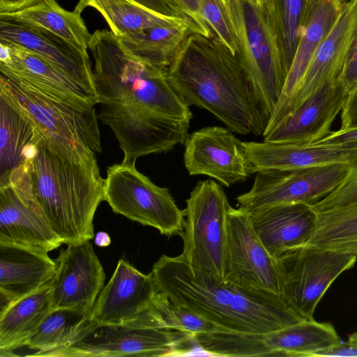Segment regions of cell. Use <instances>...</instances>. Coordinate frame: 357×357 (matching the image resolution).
Segmentation results:
<instances>
[{
  "instance_id": "1",
  "label": "cell",
  "mask_w": 357,
  "mask_h": 357,
  "mask_svg": "<svg viewBox=\"0 0 357 357\" xmlns=\"http://www.w3.org/2000/svg\"><path fill=\"white\" fill-rule=\"evenodd\" d=\"M89 50L100 105L98 117L113 132L123 161L184 144L192 114L166 70L135 54L107 29L91 34Z\"/></svg>"
},
{
  "instance_id": "2",
  "label": "cell",
  "mask_w": 357,
  "mask_h": 357,
  "mask_svg": "<svg viewBox=\"0 0 357 357\" xmlns=\"http://www.w3.org/2000/svg\"><path fill=\"white\" fill-rule=\"evenodd\" d=\"M166 73L189 106L208 110L231 132L263 136L268 119L246 69L215 34L190 33Z\"/></svg>"
},
{
  "instance_id": "3",
  "label": "cell",
  "mask_w": 357,
  "mask_h": 357,
  "mask_svg": "<svg viewBox=\"0 0 357 357\" xmlns=\"http://www.w3.org/2000/svg\"><path fill=\"white\" fill-rule=\"evenodd\" d=\"M36 128L23 162L36 200L63 243L91 240L95 213L104 201L105 179L96 154L61 143Z\"/></svg>"
},
{
  "instance_id": "4",
  "label": "cell",
  "mask_w": 357,
  "mask_h": 357,
  "mask_svg": "<svg viewBox=\"0 0 357 357\" xmlns=\"http://www.w3.org/2000/svg\"><path fill=\"white\" fill-rule=\"evenodd\" d=\"M151 273L158 291L225 331L264 334L303 320L280 296L195 270L181 255H162Z\"/></svg>"
},
{
  "instance_id": "5",
  "label": "cell",
  "mask_w": 357,
  "mask_h": 357,
  "mask_svg": "<svg viewBox=\"0 0 357 357\" xmlns=\"http://www.w3.org/2000/svg\"><path fill=\"white\" fill-rule=\"evenodd\" d=\"M192 339L182 331L164 328L151 305L134 321L98 325L90 321L66 347L41 356L119 357L181 355Z\"/></svg>"
},
{
  "instance_id": "6",
  "label": "cell",
  "mask_w": 357,
  "mask_h": 357,
  "mask_svg": "<svg viewBox=\"0 0 357 357\" xmlns=\"http://www.w3.org/2000/svg\"><path fill=\"white\" fill-rule=\"evenodd\" d=\"M0 72V91L40 131L75 149L102 152L94 105L66 100L10 73Z\"/></svg>"
},
{
  "instance_id": "7",
  "label": "cell",
  "mask_w": 357,
  "mask_h": 357,
  "mask_svg": "<svg viewBox=\"0 0 357 357\" xmlns=\"http://www.w3.org/2000/svg\"><path fill=\"white\" fill-rule=\"evenodd\" d=\"M222 1L237 38L238 55L269 120L286 80L275 31L262 6L251 0Z\"/></svg>"
},
{
  "instance_id": "8",
  "label": "cell",
  "mask_w": 357,
  "mask_h": 357,
  "mask_svg": "<svg viewBox=\"0 0 357 357\" xmlns=\"http://www.w3.org/2000/svg\"><path fill=\"white\" fill-rule=\"evenodd\" d=\"M226 194L214 181L199 182L186 200L181 254L195 270L224 281L228 253Z\"/></svg>"
},
{
  "instance_id": "9",
  "label": "cell",
  "mask_w": 357,
  "mask_h": 357,
  "mask_svg": "<svg viewBox=\"0 0 357 357\" xmlns=\"http://www.w3.org/2000/svg\"><path fill=\"white\" fill-rule=\"evenodd\" d=\"M135 162L123 160L107 167L104 201L113 212L154 227L168 238L180 235L184 210L177 206L167 188L154 184L137 169Z\"/></svg>"
},
{
  "instance_id": "10",
  "label": "cell",
  "mask_w": 357,
  "mask_h": 357,
  "mask_svg": "<svg viewBox=\"0 0 357 357\" xmlns=\"http://www.w3.org/2000/svg\"><path fill=\"white\" fill-rule=\"evenodd\" d=\"M356 260L351 254L309 246L287 252L277 258L280 297L302 319H313L327 289Z\"/></svg>"
},
{
  "instance_id": "11",
  "label": "cell",
  "mask_w": 357,
  "mask_h": 357,
  "mask_svg": "<svg viewBox=\"0 0 357 357\" xmlns=\"http://www.w3.org/2000/svg\"><path fill=\"white\" fill-rule=\"evenodd\" d=\"M349 162H338L307 168L256 172L251 189L236 197L238 207L247 212L282 204L313 205L321 200L343 180Z\"/></svg>"
},
{
  "instance_id": "12",
  "label": "cell",
  "mask_w": 357,
  "mask_h": 357,
  "mask_svg": "<svg viewBox=\"0 0 357 357\" xmlns=\"http://www.w3.org/2000/svg\"><path fill=\"white\" fill-rule=\"evenodd\" d=\"M0 239L52 251L63 244L33 195L27 169L18 167L0 183Z\"/></svg>"
},
{
  "instance_id": "13",
  "label": "cell",
  "mask_w": 357,
  "mask_h": 357,
  "mask_svg": "<svg viewBox=\"0 0 357 357\" xmlns=\"http://www.w3.org/2000/svg\"><path fill=\"white\" fill-rule=\"evenodd\" d=\"M225 280L280 296L277 259L255 231L249 213L238 207L228 211V253Z\"/></svg>"
},
{
  "instance_id": "14",
  "label": "cell",
  "mask_w": 357,
  "mask_h": 357,
  "mask_svg": "<svg viewBox=\"0 0 357 357\" xmlns=\"http://www.w3.org/2000/svg\"><path fill=\"white\" fill-rule=\"evenodd\" d=\"M184 145V164L190 175H206L227 187L250 175L244 142L228 128H203L188 134Z\"/></svg>"
},
{
  "instance_id": "15",
  "label": "cell",
  "mask_w": 357,
  "mask_h": 357,
  "mask_svg": "<svg viewBox=\"0 0 357 357\" xmlns=\"http://www.w3.org/2000/svg\"><path fill=\"white\" fill-rule=\"evenodd\" d=\"M56 260L58 268L51 280L52 309L91 311L104 287L105 274L90 240L68 244Z\"/></svg>"
},
{
  "instance_id": "16",
  "label": "cell",
  "mask_w": 357,
  "mask_h": 357,
  "mask_svg": "<svg viewBox=\"0 0 357 357\" xmlns=\"http://www.w3.org/2000/svg\"><path fill=\"white\" fill-rule=\"evenodd\" d=\"M158 292L151 272L144 274L121 259L96 300L91 321L98 325L134 321L151 307Z\"/></svg>"
},
{
  "instance_id": "17",
  "label": "cell",
  "mask_w": 357,
  "mask_h": 357,
  "mask_svg": "<svg viewBox=\"0 0 357 357\" xmlns=\"http://www.w3.org/2000/svg\"><path fill=\"white\" fill-rule=\"evenodd\" d=\"M349 94L341 79L323 85L273 130L264 141L312 144L326 137Z\"/></svg>"
},
{
  "instance_id": "18",
  "label": "cell",
  "mask_w": 357,
  "mask_h": 357,
  "mask_svg": "<svg viewBox=\"0 0 357 357\" xmlns=\"http://www.w3.org/2000/svg\"><path fill=\"white\" fill-rule=\"evenodd\" d=\"M347 0H307L301 32L284 86L264 135L284 119L318 47L335 24Z\"/></svg>"
},
{
  "instance_id": "19",
  "label": "cell",
  "mask_w": 357,
  "mask_h": 357,
  "mask_svg": "<svg viewBox=\"0 0 357 357\" xmlns=\"http://www.w3.org/2000/svg\"><path fill=\"white\" fill-rule=\"evenodd\" d=\"M45 249L0 239V314L54 277L58 263Z\"/></svg>"
},
{
  "instance_id": "20",
  "label": "cell",
  "mask_w": 357,
  "mask_h": 357,
  "mask_svg": "<svg viewBox=\"0 0 357 357\" xmlns=\"http://www.w3.org/2000/svg\"><path fill=\"white\" fill-rule=\"evenodd\" d=\"M356 26L357 0H347L333 29L313 56L284 119L323 85L341 79Z\"/></svg>"
},
{
  "instance_id": "21",
  "label": "cell",
  "mask_w": 357,
  "mask_h": 357,
  "mask_svg": "<svg viewBox=\"0 0 357 357\" xmlns=\"http://www.w3.org/2000/svg\"><path fill=\"white\" fill-rule=\"evenodd\" d=\"M250 174L268 169L291 170L349 162L357 154V143L317 144L244 142Z\"/></svg>"
},
{
  "instance_id": "22",
  "label": "cell",
  "mask_w": 357,
  "mask_h": 357,
  "mask_svg": "<svg viewBox=\"0 0 357 357\" xmlns=\"http://www.w3.org/2000/svg\"><path fill=\"white\" fill-rule=\"evenodd\" d=\"M0 42L18 45L36 53L96 92L88 52L81 51L57 35L36 26L0 20Z\"/></svg>"
},
{
  "instance_id": "23",
  "label": "cell",
  "mask_w": 357,
  "mask_h": 357,
  "mask_svg": "<svg viewBox=\"0 0 357 357\" xmlns=\"http://www.w3.org/2000/svg\"><path fill=\"white\" fill-rule=\"evenodd\" d=\"M248 213L262 243L276 259L287 252L307 246L317 219L312 206L305 204L266 206Z\"/></svg>"
},
{
  "instance_id": "24",
  "label": "cell",
  "mask_w": 357,
  "mask_h": 357,
  "mask_svg": "<svg viewBox=\"0 0 357 357\" xmlns=\"http://www.w3.org/2000/svg\"><path fill=\"white\" fill-rule=\"evenodd\" d=\"M0 70L10 73L60 98L81 105L98 104L96 92L20 45L0 42Z\"/></svg>"
},
{
  "instance_id": "25",
  "label": "cell",
  "mask_w": 357,
  "mask_h": 357,
  "mask_svg": "<svg viewBox=\"0 0 357 357\" xmlns=\"http://www.w3.org/2000/svg\"><path fill=\"white\" fill-rule=\"evenodd\" d=\"M264 356L309 357L319 349L341 341L329 323L303 319L283 328L257 334Z\"/></svg>"
},
{
  "instance_id": "26",
  "label": "cell",
  "mask_w": 357,
  "mask_h": 357,
  "mask_svg": "<svg viewBox=\"0 0 357 357\" xmlns=\"http://www.w3.org/2000/svg\"><path fill=\"white\" fill-rule=\"evenodd\" d=\"M86 7L97 10L119 39L158 26L187 25L181 17L158 13L135 0H79L74 10L81 14Z\"/></svg>"
},
{
  "instance_id": "27",
  "label": "cell",
  "mask_w": 357,
  "mask_h": 357,
  "mask_svg": "<svg viewBox=\"0 0 357 357\" xmlns=\"http://www.w3.org/2000/svg\"><path fill=\"white\" fill-rule=\"evenodd\" d=\"M52 310L51 281L20 298L0 314V351L10 353L26 343Z\"/></svg>"
},
{
  "instance_id": "28",
  "label": "cell",
  "mask_w": 357,
  "mask_h": 357,
  "mask_svg": "<svg viewBox=\"0 0 357 357\" xmlns=\"http://www.w3.org/2000/svg\"><path fill=\"white\" fill-rule=\"evenodd\" d=\"M0 20L45 29L84 52L89 50L91 34L81 14L65 10L56 0H40L16 11L1 13Z\"/></svg>"
},
{
  "instance_id": "29",
  "label": "cell",
  "mask_w": 357,
  "mask_h": 357,
  "mask_svg": "<svg viewBox=\"0 0 357 357\" xmlns=\"http://www.w3.org/2000/svg\"><path fill=\"white\" fill-rule=\"evenodd\" d=\"M35 135L33 123L0 91V177L24 161V151Z\"/></svg>"
},
{
  "instance_id": "30",
  "label": "cell",
  "mask_w": 357,
  "mask_h": 357,
  "mask_svg": "<svg viewBox=\"0 0 357 357\" xmlns=\"http://www.w3.org/2000/svg\"><path fill=\"white\" fill-rule=\"evenodd\" d=\"M91 312L82 307L52 309L25 347L37 351L36 356L67 347L91 321Z\"/></svg>"
},
{
  "instance_id": "31",
  "label": "cell",
  "mask_w": 357,
  "mask_h": 357,
  "mask_svg": "<svg viewBox=\"0 0 357 357\" xmlns=\"http://www.w3.org/2000/svg\"><path fill=\"white\" fill-rule=\"evenodd\" d=\"M307 246L357 257V202L317 213L316 227Z\"/></svg>"
},
{
  "instance_id": "32",
  "label": "cell",
  "mask_w": 357,
  "mask_h": 357,
  "mask_svg": "<svg viewBox=\"0 0 357 357\" xmlns=\"http://www.w3.org/2000/svg\"><path fill=\"white\" fill-rule=\"evenodd\" d=\"M307 0H262L277 38L286 78L299 40Z\"/></svg>"
},
{
  "instance_id": "33",
  "label": "cell",
  "mask_w": 357,
  "mask_h": 357,
  "mask_svg": "<svg viewBox=\"0 0 357 357\" xmlns=\"http://www.w3.org/2000/svg\"><path fill=\"white\" fill-rule=\"evenodd\" d=\"M191 33L187 25L158 26L120 39L135 54L167 70L178 47Z\"/></svg>"
},
{
  "instance_id": "34",
  "label": "cell",
  "mask_w": 357,
  "mask_h": 357,
  "mask_svg": "<svg viewBox=\"0 0 357 357\" xmlns=\"http://www.w3.org/2000/svg\"><path fill=\"white\" fill-rule=\"evenodd\" d=\"M153 307L164 328L182 331L192 338L199 333L225 331L190 308L176 304L160 291L156 294Z\"/></svg>"
},
{
  "instance_id": "35",
  "label": "cell",
  "mask_w": 357,
  "mask_h": 357,
  "mask_svg": "<svg viewBox=\"0 0 357 357\" xmlns=\"http://www.w3.org/2000/svg\"><path fill=\"white\" fill-rule=\"evenodd\" d=\"M202 12L208 25L234 55H238L236 36L230 23L222 0H200Z\"/></svg>"
},
{
  "instance_id": "36",
  "label": "cell",
  "mask_w": 357,
  "mask_h": 357,
  "mask_svg": "<svg viewBox=\"0 0 357 357\" xmlns=\"http://www.w3.org/2000/svg\"><path fill=\"white\" fill-rule=\"evenodd\" d=\"M357 202V154L349 162V171L339 185L312 205L317 213L342 208Z\"/></svg>"
},
{
  "instance_id": "37",
  "label": "cell",
  "mask_w": 357,
  "mask_h": 357,
  "mask_svg": "<svg viewBox=\"0 0 357 357\" xmlns=\"http://www.w3.org/2000/svg\"><path fill=\"white\" fill-rule=\"evenodd\" d=\"M174 16L186 22L191 33L207 38L214 36L203 17L200 0H163Z\"/></svg>"
},
{
  "instance_id": "38",
  "label": "cell",
  "mask_w": 357,
  "mask_h": 357,
  "mask_svg": "<svg viewBox=\"0 0 357 357\" xmlns=\"http://www.w3.org/2000/svg\"><path fill=\"white\" fill-rule=\"evenodd\" d=\"M341 81L349 93L357 86V26L349 48Z\"/></svg>"
},
{
  "instance_id": "39",
  "label": "cell",
  "mask_w": 357,
  "mask_h": 357,
  "mask_svg": "<svg viewBox=\"0 0 357 357\" xmlns=\"http://www.w3.org/2000/svg\"><path fill=\"white\" fill-rule=\"evenodd\" d=\"M324 356H356L357 357V344L348 340L334 344L312 352L309 357Z\"/></svg>"
},
{
  "instance_id": "40",
  "label": "cell",
  "mask_w": 357,
  "mask_h": 357,
  "mask_svg": "<svg viewBox=\"0 0 357 357\" xmlns=\"http://www.w3.org/2000/svg\"><path fill=\"white\" fill-rule=\"evenodd\" d=\"M341 120L340 129L357 127V86L348 94L342 110Z\"/></svg>"
},
{
  "instance_id": "41",
  "label": "cell",
  "mask_w": 357,
  "mask_h": 357,
  "mask_svg": "<svg viewBox=\"0 0 357 357\" xmlns=\"http://www.w3.org/2000/svg\"><path fill=\"white\" fill-rule=\"evenodd\" d=\"M347 143H357V127L340 129L330 132L326 137L317 142V144H339Z\"/></svg>"
},
{
  "instance_id": "42",
  "label": "cell",
  "mask_w": 357,
  "mask_h": 357,
  "mask_svg": "<svg viewBox=\"0 0 357 357\" xmlns=\"http://www.w3.org/2000/svg\"><path fill=\"white\" fill-rule=\"evenodd\" d=\"M38 1L40 0H0V13L16 11Z\"/></svg>"
},
{
  "instance_id": "43",
  "label": "cell",
  "mask_w": 357,
  "mask_h": 357,
  "mask_svg": "<svg viewBox=\"0 0 357 357\" xmlns=\"http://www.w3.org/2000/svg\"><path fill=\"white\" fill-rule=\"evenodd\" d=\"M139 3L153 10L158 13L174 16L172 10L169 8V7L165 4L163 0H135ZM176 17V16H174Z\"/></svg>"
},
{
  "instance_id": "44",
  "label": "cell",
  "mask_w": 357,
  "mask_h": 357,
  "mask_svg": "<svg viewBox=\"0 0 357 357\" xmlns=\"http://www.w3.org/2000/svg\"><path fill=\"white\" fill-rule=\"evenodd\" d=\"M111 243L110 237L106 232L99 231L95 236V243L99 247L108 246Z\"/></svg>"
},
{
  "instance_id": "45",
  "label": "cell",
  "mask_w": 357,
  "mask_h": 357,
  "mask_svg": "<svg viewBox=\"0 0 357 357\" xmlns=\"http://www.w3.org/2000/svg\"><path fill=\"white\" fill-rule=\"evenodd\" d=\"M348 340L357 344V332L349 335Z\"/></svg>"
},
{
  "instance_id": "46",
  "label": "cell",
  "mask_w": 357,
  "mask_h": 357,
  "mask_svg": "<svg viewBox=\"0 0 357 357\" xmlns=\"http://www.w3.org/2000/svg\"><path fill=\"white\" fill-rule=\"evenodd\" d=\"M251 1H252L254 3H255L258 5L262 6V0H251Z\"/></svg>"
}]
</instances>
